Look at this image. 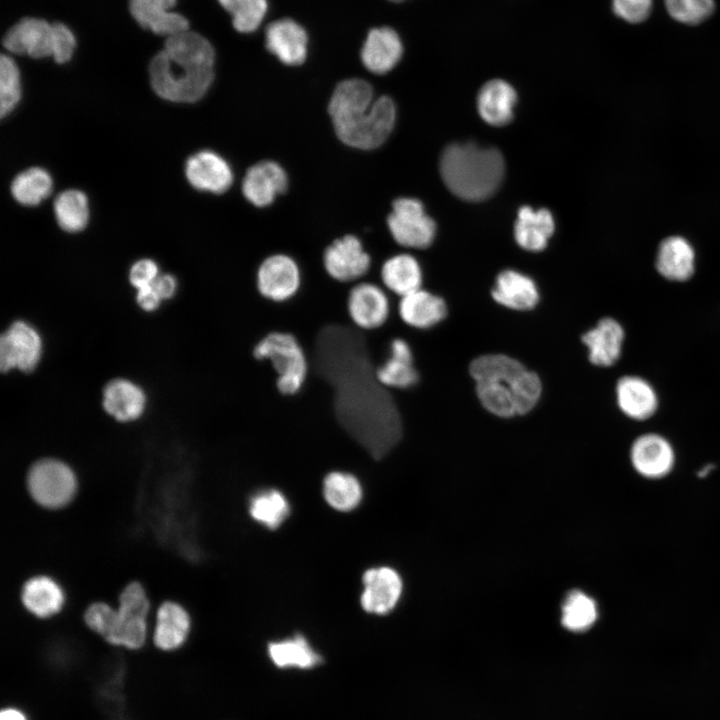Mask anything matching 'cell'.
<instances>
[{
    "label": "cell",
    "mask_w": 720,
    "mask_h": 720,
    "mask_svg": "<svg viewBox=\"0 0 720 720\" xmlns=\"http://www.w3.org/2000/svg\"><path fill=\"white\" fill-rule=\"evenodd\" d=\"M517 94L504 80L493 79L485 83L477 97V108L481 118L492 126H503L513 118Z\"/></svg>",
    "instance_id": "27"
},
{
    "label": "cell",
    "mask_w": 720,
    "mask_h": 720,
    "mask_svg": "<svg viewBox=\"0 0 720 720\" xmlns=\"http://www.w3.org/2000/svg\"><path fill=\"white\" fill-rule=\"evenodd\" d=\"M380 279L387 291L402 297L420 289L423 276L416 258L404 253L391 256L382 264Z\"/></svg>",
    "instance_id": "30"
},
{
    "label": "cell",
    "mask_w": 720,
    "mask_h": 720,
    "mask_svg": "<svg viewBox=\"0 0 720 720\" xmlns=\"http://www.w3.org/2000/svg\"><path fill=\"white\" fill-rule=\"evenodd\" d=\"M403 45L398 33L387 26L369 31L361 50V61L374 74L391 71L400 61Z\"/></svg>",
    "instance_id": "22"
},
{
    "label": "cell",
    "mask_w": 720,
    "mask_h": 720,
    "mask_svg": "<svg viewBox=\"0 0 720 720\" xmlns=\"http://www.w3.org/2000/svg\"><path fill=\"white\" fill-rule=\"evenodd\" d=\"M21 97L20 72L14 60L7 55L0 58V115L5 117L18 104Z\"/></svg>",
    "instance_id": "40"
},
{
    "label": "cell",
    "mask_w": 720,
    "mask_h": 720,
    "mask_svg": "<svg viewBox=\"0 0 720 720\" xmlns=\"http://www.w3.org/2000/svg\"><path fill=\"white\" fill-rule=\"evenodd\" d=\"M491 295L502 306L521 311L534 308L539 301L535 282L515 270H504L497 276Z\"/></svg>",
    "instance_id": "26"
},
{
    "label": "cell",
    "mask_w": 720,
    "mask_h": 720,
    "mask_svg": "<svg viewBox=\"0 0 720 720\" xmlns=\"http://www.w3.org/2000/svg\"><path fill=\"white\" fill-rule=\"evenodd\" d=\"M288 186L285 170L274 161H261L251 166L243 179L242 192L254 206L265 207L284 193Z\"/></svg>",
    "instance_id": "17"
},
{
    "label": "cell",
    "mask_w": 720,
    "mask_h": 720,
    "mask_svg": "<svg viewBox=\"0 0 720 720\" xmlns=\"http://www.w3.org/2000/svg\"><path fill=\"white\" fill-rule=\"evenodd\" d=\"M713 465H705L698 471L699 477H705L707 474H709L713 470Z\"/></svg>",
    "instance_id": "49"
},
{
    "label": "cell",
    "mask_w": 720,
    "mask_h": 720,
    "mask_svg": "<svg viewBox=\"0 0 720 720\" xmlns=\"http://www.w3.org/2000/svg\"><path fill=\"white\" fill-rule=\"evenodd\" d=\"M251 354L258 362H269L280 395L293 397L304 389L309 377V361L304 344L293 332H267L255 342Z\"/></svg>",
    "instance_id": "5"
},
{
    "label": "cell",
    "mask_w": 720,
    "mask_h": 720,
    "mask_svg": "<svg viewBox=\"0 0 720 720\" xmlns=\"http://www.w3.org/2000/svg\"><path fill=\"white\" fill-rule=\"evenodd\" d=\"M24 607L39 618L50 617L59 612L64 603L61 587L48 576L32 577L21 591Z\"/></svg>",
    "instance_id": "32"
},
{
    "label": "cell",
    "mask_w": 720,
    "mask_h": 720,
    "mask_svg": "<svg viewBox=\"0 0 720 720\" xmlns=\"http://www.w3.org/2000/svg\"><path fill=\"white\" fill-rule=\"evenodd\" d=\"M389 1H392V2H402V1H404V0H389Z\"/></svg>",
    "instance_id": "50"
},
{
    "label": "cell",
    "mask_w": 720,
    "mask_h": 720,
    "mask_svg": "<svg viewBox=\"0 0 720 720\" xmlns=\"http://www.w3.org/2000/svg\"><path fill=\"white\" fill-rule=\"evenodd\" d=\"M42 354V340L37 330L23 320L13 322L0 337V368L3 372L18 369L31 372Z\"/></svg>",
    "instance_id": "11"
},
{
    "label": "cell",
    "mask_w": 720,
    "mask_h": 720,
    "mask_svg": "<svg viewBox=\"0 0 720 720\" xmlns=\"http://www.w3.org/2000/svg\"><path fill=\"white\" fill-rule=\"evenodd\" d=\"M177 0H130L129 10L137 23L167 38L189 30L188 20L171 11Z\"/></svg>",
    "instance_id": "19"
},
{
    "label": "cell",
    "mask_w": 720,
    "mask_h": 720,
    "mask_svg": "<svg viewBox=\"0 0 720 720\" xmlns=\"http://www.w3.org/2000/svg\"><path fill=\"white\" fill-rule=\"evenodd\" d=\"M53 24L39 18H23L3 37L4 47L14 54L32 58L52 56Z\"/></svg>",
    "instance_id": "16"
},
{
    "label": "cell",
    "mask_w": 720,
    "mask_h": 720,
    "mask_svg": "<svg viewBox=\"0 0 720 720\" xmlns=\"http://www.w3.org/2000/svg\"><path fill=\"white\" fill-rule=\"evenodd\" d=\"M146 398L143 390L126 379L110 381L103 391L105 411L121 422L138 419L144 412Z\"/></svg>",
    "instance_id": "28"
},
{
    "label": "cell",
    "mask_w": 720,
    "mask_h": 720,
    "mask_svg": "<svg viewBox=\"0 0 720 720\" xmlns=\"http://www.w3.org/2000/svg\"><path fill=\"white\" fill-rule=\"evenodd\" d=\"M387 225L393 239L404 247L423 249L433 242L435 223L415 198H398L393 202Z\"/></svg>",
    "instance_id": "8"
},
{
    "label": "cell",
    "mask_w": 720,
    "mask_h": 720,
    "mask_svg": "<svg viewBox=\"0 0 720 720\" xmlns=\"http://www.w3.org/2000/svg\"><path fill=\"white\" fill-rule=\"evenodd\" d=\"M52 187L50 174L43 168L32 167L14 178L11 183V193L22 205L34 206L50 195Z\"/></svg>",
    "instance_id": "36"
},
{
    "label": "cell",
    "mask_w": 720,
    "mask_h": 720,
    "mask_svg": "<svg viewBox=\"0 0 720 720\" xmlns=\"http://www.w3.org/2000/svg\"><path fill=\"white\" fill-rule=\"evenodd\" d=\"M215 51L202 35L186 31L169 37L149 66L150 83L161 98L179 103L201 99L214 79Z\"/></svg>",
    "instance_id": "1"
},
{
    "label": "cell",
    "mask_w": 720,
    "mask_h": 720,
    "mask_svg": "<svg viewBox=\"0 0 720 720\" xmlns=\"http://www.w3.org/2000/svg\"><path fill=\"white\" fill-rule=\"evenodd\" d=\"M323 267L327 275L342 284L352 283L367 275L371 257L354 235L333 241L323 253Z\"/></svg>",
    "instance_id": "12"
},
{
    "label": "cell",
    "mask_w": 720,
    "mask_h": 720,
    "mask_svg": "<svg viewBox=\"0 0 720 720\" xmlns=\"http://www.w3.org/2000/svg\"><path fill=\"white\" fill-rule=\"evenodd\" d=\"M267 49L289 66L302 64L307 56L308 36L296 21L283 18L271 22L265 33Z\"/></svg>",
    "instance_id": "18"
},
{
    "label": "cell",
    "mask_w": 720,
    "mask_h": 720,
    "mask_svg": "<svg viewBox=\"0 0 720 720\" xmlns=\"http://www.w3.org/2000/svg\"><path fill=\"white\" fill-rule=\"evenodd\" d=\"M136 301L143 310L154 311L159 307L162 299L150 284L149 286L137 289Z\"/></svg>",
    "instance_id": "46"
},
{
    "label": "cell",
    "mask_w": 720,
    "mask_h": 720,
    "mask_svg": "<svg viewBox=\"0 0 720 720\" xmlns=\"http://www.w3.org/2000/svg\"><path fill=\"white\" fill-rule=\"evenodd\" d=\"M190 630V618L186 610L172 601H165L157 610L154 643L162 650L179 648Z\"/></svg>",
    "instance_id": "31"
},
{
    "label": "cell",
    "mask_w": 720,
    "mask_h": 720,
    "mask_svg": "<svg viewBox=\"0 0 720 720\" xmlns=\"http://www.w3.org/2000/svg\"><path fill=\"white\" fill-rule=\"evenodd\" d=\"M158 275V266L153 260L141 259L132 265L129 280L136 289H140L152 284Z\"/></svg>",
    "instance_id": "45"
},
{
    "label": "cell",
    "mask_w": 720,
    "mask_h": 720,
    "mask_svg": "<svg viewBox=\"0 0 720 720\" xmlns=\"http://www.w3.org/2000/svg\"><path fill=\"white\" fill-rule=\"evenodd\" d=\"M323 495L332 508L347 512L359 505L362 498V487L353 474L331 471L323 480Z\"/></svg>",
    "instance_id": "34"
},
{
    "label": "cell",
    "mask_w": 720,
    "mask_h": 720,
    "mask_svg": "<svg viewBox=\"0 0 720 720\" xmlns=\"http://www.w3.org/2000/svg\"><path fill=\"white\" fill-rule=\"evenodd\" d=\"M151 285L162 300L173 297L177 288L176 279L170 274H159Z\"/></svg>",
    "instance_id": "47"
},
{
    "label": "cell",
    "mask_w": 720,
    "mask_h": 720,
    "mask_svg": "<svg viewBox=\"0 0 720 720\" xmlns=\"http://www.w3.org/2000/svg\"><path fill=\"white\" fill-rule=\"evenodd\" d=\"M696 254L692 244L679 235L669 236L658 246L655 267L666 280L684 282L695 272Z\"/></svg>",
    "instance_id": "24"
},
{
    "label": "cell",
    "mask_w": 720,
    "mask_h": 720,
    "mask_svg": "<svg viewBox=\"0 0 720 720\" xmlns=\"http://www.w3.org/2000/svg\"><path fill=\"white\" fill-rule=\"evenodd\" d=\"M232 16L234 28L241 33H251L261 25L267 9V0H218Z\"/></svg>",
    "instance_id": "39"
},
{
    "label": "cell",
    "mask_w": 720,
    "mask_h": 720,
    "mask_svg": "<svg viewBox=\"0 0 720 720\" xmlns=\"http://www.w3.org/2000/svg\"><path fill=\"white\" fill-rule=\"evenodd\" d=\"M345 311L352 324L362 331L382 328L391 313L386 289L374 282H357L347 292Z\"/></svg>",
    "instance_id": "10"
},
{
    "label": "cell",
    "mask_w": 720,
    "mask_h": 720,
    "mask_svg": "<svg viewBox=\"0 0 720 720\" xmlns=\"http://www.w3.org/2000/svg\"><path fill=\"white\" fill-rule=\"evenodd\" d=\"M665 6L672 18L689 25L703 22L715 8L713 0H665Z\"/></svg>",
    "instance_id": "41"
},
{
    "label": "cell",
    "mask_w": 720,
    "mask_h": 720,
    "mask_svg": "<svg viewBox=\"0 0 720 720\" xmlns=\"http://www.w3.org/2000/svg\"><path fill=\"white\" fill-rule=\"evenodd\" d=\"M629 456L634 470L646 479L664 478L675 465L672 444L658 433H644L635 438Z\"/></svg>",
    "instance_id": "13"
},
{
    "label": "cell",
    "mask_w": 720,
    "mask_h": 720,
    "mask_svg": "<svg viewBox=\"0 0 720 720\" xmlns=\"http://www.w3.org/2000/svg\"><path fill=\"white\" fill-rule=\"evenodd\" d=\"M476 393L490 413L509 418L530 412L537 404L542 383L535 372L504 354L475 358L469 367Z\"/></svg>",
    "instance_id": "3"
},
{
    "label": "cell",
    "mask_w": 720,
    "mask_h": 720,
    "mask_svg": "<svg viewBox=\"0 0 720 720\" xmlns=\"http://www.w3.org/2000/svg\"><path fill=\"white\" fill-rule=\"evenodd\" d=\"M598 616L595 601L581 591L571 592L562 607V624L574 632L588 630Z\"/></svg>",
    "instance_id": "38"
},
{
    "label": "cell",
    "mask_w": 720,
    "mask_h": 720,
    "mask_svg": "<svg viewBox=\"0 0 720 720\" xmlns=\"http://www.w3.org/2000/svg\"><path fill=\"white\" fill-rule=\"evenodd\" d=\"M440 173L447 188L457 197L481 201L491 196L504 176V160L494 148L474 143L447 146L440 158Z\"/></svg>",
    "instance_id": "4"
},
{
    "label": "cell",
    "mask_w": 720,
    "mask_h": 720,
    "mask_svg": "<svg viewBox=\"0 0 720 720\" xmlns=\"http://www.w3.org/2000/svg\"><path fill=\"white\" fill-rule=\"evenodd\" d=\"M397 309L402 322L415 329L430 328L447 315L445 301L422 288L400 297Z\"/></svg>",
    "instance_id": "25"
},
{
    "label": "cell",
    "mask_w": 720,
    "mask_h": 720,
    "mask_svg": "<svg viewBox=\"0 0 720 720\" xmlns=\"http://www.w3.org/2000/svg\"><path fill=\"white\" fill-rule=\"evenodd\" d=\"M554 231V219L546 209L533 210L524 206L519 209L514 227L515 240L528 251L543 250Z\"/></svg>",
    "instance_id": "29"
},
{
    "label": "cell",
    "mask_w": 720,
    "mask_h": 720,
    "mask_svg": "<svg viewBox=\"0 0 720 720\" xmlns=\"http://www.w3.org/2000/svg\"><path fill=\"white\" fill-rule=\"evenodd\" d=\"M625 339L623 326L614 318L605 317L582 336L589 361L600 367L614 365L622 354Z\"/></svg>",
    "instance_id": "23"
},
{
    "label": "cell",
    "mask_w": 720,
    "mask_h": 720,
    "mask_svg": "<svg viewBox=\"0 0 720 720\" xmlns=\"http://www.w3.org/2000/svg\"><path fill=\"white\" fill-rule=\"evenodd\" d=\"M84 620L91 630L110 642L116 624V610L105 603L96 602L86 609Z\"/></svg>",
    "instance_id": "42"
},
{
    "label": "cell",
    "mask_w": 720,
    "mask_h": 720,
    "mask_svg": "<svg viewBox=\"0 0 720 720\" xmlns=\"http://www.w3.org/2000/svg\"><path fill=\"white\" fill-rule=\"evenodd\" d=\"M27 489L37 504L48 509H58L72 500L77 481L67 464L45 458L35 462L29 469Z\"/></svg>",
    "instance_id": "6"
},
{
    "label": "cell",
    "mask_w": 720,
    "mask_h": 720,
    "mask_svg": "<svg viewBox=\"0 0 720 720\" xmlns=\"http://www.w3.org/2000/svg\"><path fill=\"white\" fill-rule=\"evenodd\" d=\"M149 608L142 585L138 582L128 584L119 597L115 631L110 643L130 649L141 648L146 639Z\"/></svg>",
    "instance_id": "9"
},
{
    "label": "cell",
    "mask_w": 720,
    "mask_h": 720,
    "mask_svg": "<svg viewBox=\"0 0 720 720\" xmlns=\"http://www.w3.org/2000/svg\"><path fill=\"white\" fill-rule=\"evenodd\" d=\"M651 8L652 0H612L615 15L629 23L644 21Z\"/></svg>",
    "instance_id": "44"
},
{
    "label": "cell",
    "mask_w": 720,
    "mask_h": 720,
    "mask_svg": "<svg viewBox=\"0 0 720 720\" xmlns=\"http://www.w3.org/2000/svg\"><path fill=\"white\" fill-rule=\"evenodd\" d=\"M376 381L385 389H408L417 384L419 373L414 365L413 351L402 338L389 344L388 357L375 367Z\"/></svg>",
    "instance_id": "20"
},
{
    "label": "cell",
    "mask_w": 720,
    "mask_h": 720,
    "mask_svg": "<svg viewBox=\"0 0 720 720\" xmlns=\"http://www.w3.org/2000/svg\"><path fill=\"white\" fill-rule=\"evenodd\" d=\"M362 608L372 614L389 613L399 601L402 581L399 574L389 567L368 569L362 577Z\"/></svg>",
    "instance_id": "15"
},
{
    "label": "cell",
    "mask_w": 720,
    "mask_h": 720,
    "mask_svg": "<svg viewBox=\"0 0 720 720\" xmlns=\"http://www.w3.org/2000/svg\"><path fill=\"white\" fill-rule=\"evenodd\" d=\"M54 213L63 230L71 233L83 230L89 219L87 196L76 189L61 192L54 201Z\"/></svg>",
    "instance_id": "35"
},
{
    "label": "cell",
    "mask_w": 720,
    "mask_h": 720,
    "mask_svg": "<svg viewBox=\"0 0 720 720\" xmlns=\"http://www.w3.org/2000/svg\"><path fill=\"white\" fill-rule=\"evenodd\" d=\"M268 653L273 663L280 668H312L321 661L320 655L314 651L302 635L271 642Z\"/></svg>",
    "instance_id": "33"
},
{
    "label": "cell",
    "mask_w": 720,
    "mask_h": 720,
    "mask_svg": "<svg viewBox=\"0 0 720 720\" xmlns=\"http://www.w3.org/2000/svg\"><path fill=\"white\" fill-rule=\"evenodd\" d=\"M185 175L195 189L214 194L226 192L233 183V172L228 162L210 150L190 156L185 164Z\"/></svg>",
    "instance_id": "14"
},
{
    "label": "cell",
    "mask_w": 720,
    "mask_h": 720,
    "mask_svg": "<svg viewBox=\"0 0 720 720\" xmlns=\"http://www.w3.org/2000/svg\"><path fill=\"white\" fill-rule=\"evenodd\" d=\"M290 512L286 497L276 489L256 493L249 502L250 516L269 529L278 528Z\"/></svg>",
    "instance_id": "37"
},
{
    "label": "cell",
    "mask_w": 720,
    "mask_h": 720,
    "mask_svg": "<svg viewBox=\"0 0 720 720\" xmlns=\"http://www.w3.org/2000/svg\"><path fill=\"white\" fill-rule=\"evenodd\" d=\"M615 392L619 409L632 420H648L658 410V394L652 384L643 377L622 376L617 381Z\"/></svg>",
    "instance_id": "21"
},
{
    "label": "cell",
    "mask_w": 720,
    "mask_h": 720,
    "mask_svg": "<svg viewBox=\"0 0 720 720\" xmlns=\"http://www.w3.org/2000/svg\"><path fill=\"white\" fill-rule=\"evenodd\" d=\"M76 40L72 31L62 23H53L52 56L57 63L68 62L74 52Z\"/></svg>",
    "instance_id": "43"
},
{
    "label": "cell",
    "mask_w": 720,
    "mask_h": 720,
    "mask_svg": "<svg viewBox=\"0 0 720 720\" xmlns=\"http://www.w3.org/2000/svg\"><path fill=\"white\" fill-rule=\"evenodd\" d=\"M328 112L338 138L346 145L371 150L391 134L396 108L391 98H374L372 86L363 79L341 81L330 98Z\"/></svg>",
    "instance_id": "2"
},
{
    "label": "cell",
    "mask_w": 720,
    "mask_h": 720,
    "mask_svg": "<svg viewBox=\"0 0 720 720\" xmlns=\"http://www.w3.org/2000/svg\"><path fill=\"white\" fill-rule=\"evenodd\" d=\"M302 287L299 265L291 256L272 254L258 266L255 288L259 297L266 302L282 305L294 300Z\"/></svg>",
    "instance_id": "7"
},
{
    "label": "cell",
    "mask_w": 720,
    "mask_h": 720,
    "mask_svg": "<svg viewBox=\"0 0 720 720\" xmlns=\"http://www.w3.org/2000/svg\"><path fill=\"white\" fill-rule=\"evenodd\" d=\"M0 720H27L24 713L15 708H6L1 711Z\"/></svg>",
    "instance_id": "48"
}]
</instances>
